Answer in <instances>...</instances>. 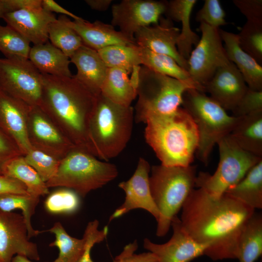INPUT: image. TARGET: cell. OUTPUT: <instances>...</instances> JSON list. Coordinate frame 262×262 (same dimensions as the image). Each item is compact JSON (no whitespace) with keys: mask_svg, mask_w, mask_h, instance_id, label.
<instances>
[{"mask_svg":"<svg viewBox=\"0 0 262 262\" xmlns=\"http://www.w3.org/2000/svg\"><path fill=\"white\" fill-rule=\"evenodd\" d=\"M181 210L184 230L196 242L208 246L204 255L213 261L237 259L241 233L254 210L225 193L214 196L197 188Z\"/></svg>","mask_w":262,"mask_h":262,"instance_id":"6da1fadb","label":"cell"},{"mask_svg":"<svg viewBox=\"0 0 262 262\" xmlns=\"http://www.w3.org/2000/svg\"><path fill=\"white\" fill-rule=\"evenodd\" d=\"M42 75L40 107L76 147L96 156L89 137V124L97 96L73 76Z\"/></svg>","mask_w":262,"mask_h":262,"instance_id":"7a4b0ae2","label":"cell"},{"mask_svg":"<svg viewBox=\"0 0 262 262\" xmlns=\"http://www.w3.org/2000/svg\"><path fill=\"white\" fill-rule=\"evenodd\" d=\"M145 138L161 164L191 165L198 145V134L189 114L180 107L173 113L150 115L145 120Z\"/></svg>","mask_w":262,"mask_h":262,"instance_id":"3957f363","label":"cell"},{"mask_svg":"<svg viewBox=\"0 0 262 262\" xmlns=\"http://www.w3.org/2000/svg\"><path fill=\"white\" fill-rule=\"evenodd\" d=\"M149 186L159 210L156 235L164 237L168 232L173 218L196 187V166H168L162 164L150 169Z\"/></svg>","mask_w":262,"mask_h":262,"instance_id":"277c9868","label":"cell"},{"mask_svg":"<svg viewBox=\"0 0 262 262\" xmlns=\"http://www.w3.org/2000/svg\"><path fill=\"white\" fill-rule=\"evenodd\" d=\"M134 109L115 103L101 94L97 97L89 124V137L96 156L108 162L118 156L131 139Z\"/></svg>","mask_w":262,"mask_h":262,"instance_id":"5b68a950","label":"cell"},{"mask_svg":"<svg viewBox=\"0 0 262 262\" xmlns=\"http://www.w3.org/2000/svg\"><path fill=\"white\" fill-rule=\"evenodd\" d=\"M181 105L191 116L198 131V145L196 156L207 165L214 146L230 134L237 117L229 115L210 97L194 88L184 92Z\"/></svg>","mask_w":262,"mask_h":262,"instance_id":"8992f818","label":"cell"},{"mask_svg":"<svg viewBox=\"0 0 262 262\" xmlns=\"http://www.w3.org/2000/svg\"><path fill=\"white\" fill-rule=\"evenodd\" d=\"M117 175L115 165L101 161L95 155L75 147L61 160L56 173L46 184L49 188L60 186L71 189L84 197Z\"/></svg>","mask_w":262,"mask_h":262,"instance_id":"52a82bcc","label":"cell"},{"mask_svg":"<svg viewBox=\"0 0 262 262\" xmlns=\"http://www.w3.org/2000/svg\"><path fill=\"white\" fill-rule=\"evenodd\" d=\"M190 88L196 89L187 82L141 66L135 108L136 121L144 122L150 115L174 113L180 107L183 94Z\"/></svg>","mask_w":262,"mask_h":262,"instance_id":"ba28073f","label":"cell"},{"mask_svg":"<svg viewBox=\"0 0 262 262\" xmlns=\"http://www.w3.org/2000/svg\"><path fill=\"white\" fill-rule=\"evenodd\" d=\"M219 161L213 174L199 172L196 175V187L207 193L220 196L239 182L262 158L242 149L229 134L217 144Z\"/></svg>","mask_w":262,"mask_h":262,"instance_id":"9c48e42d","label":"cell"},{"mask_svg":"<svg viewBox=\"0 0 262 262\" xmlns=\"http://www.w3.org/2000/svg\"><path fill=\"white\" fill-rule=\"evenodd\" d=\"M42 74L28 58H0V89L30 106H40Z\"/></svg>","mask_w":262,"mask_h":262,"instance_id":"30bf717a","label":"cell"},{"mask_svg":"<svg viewBox=\"0 0 262 262\" xmlns=\"http://www.w3.org/2000/svg\"><path fill=\"white\" fill-rule=\"evenodd\" d=\"M219 29L204 23H200L198 30L201 33V37L187 60V72L199 91L204 93L205 85L216 70L230 62L227 58Z\"/></svg>","mask_w":262,"mask_h":262,"instance_id":"8fae6325","label":"cell"},{"mask_svg":"<svg viewBox=\"0 0 262 262\" xmlns=\"http://www.w3.org/2000/svg\"><path fill=\"white\" fill-rule=\"evenodd\" d=\"M167 1L123 0L113 5L111 25L131 39L142 28L158 24L164 14Z\"/></svg>","mask_w":262,"mask_h":262,"instance_id":"7c38bea8","label":"cell"},{"mask_svg":"<svg viewBox=\"0 0 262 262\" xmlns=\"http://www.w3.org/2000/svg\"><path fill=\"white\" fill-rule=\"evenodd\" d=\"M27 134L32 147L62 160L75 147L40 106H31Z\"/></svg>","mask_w":262,"mask_h":262,"instance_id":"4fadbf2b","label":"cell"},{"mask_svg":"<svg viewBox=\"0 0 262 262\" xmlns=\"http://www.w3.org/2000/svg\"><path fill=\"white\" fill-rule=\"evenodd\" d=\"M16 254L40 259L36 245L29 241L23 215L0 210V262H11Z\"/></svg>","mask_w":262,"mask_h":262,"instance_id":"5bb4252c","label":"cell"},{"mask_svg":"<svg viewBox=\"0 0 262 262\" xmlns=\"http://www.w3.org/2000/svg\"><path fill=\"white\" fill-rule=\"evenodd\" d=\"M150 166L144 158L139 159L137 167L128 180L118 184L125 193L124 202L113 213L109 221L128 213L131 210L142 209L159 219L160 213L152 198L149 182Z\"/></svg>","mask_w":262,"mask_h":262,"instance_id":"9a60e30c","label":"cell"},{"mask_svg":"<svg viewBox=\"0 0 262 262\" xmlns=\"http://www.w3.org/2000/svg\"><path fill=\"white\" fill-rule=\"evenodd\" d=\"M171 227L173 235L165 243L158 244L144 239V248L156 256L157 262H191L204 255L208 246L192 239L182 228L178 216L172 220Z\"/></svg>","mask_w":262,"mask_h":262,"instance_id":"2e32d148","label":"cell"},{"mask_svg":"<svg viewBox=\"0 0 262 262\" xmlns=\"http://www.w3.org/2000/svg\"><path fill=\"white\" fill-rule=\"evenodd\" d=\"M180 33V29L174 26L172 20L162 16L158 24L142 28L134 37L138 46L171 57L187 71V60L181 56L177 47Z\"/></svg>","mask_w":262,"mask_h":262,"instance_id":"e0dca14e","label":"cell"},{"mask_svg":"<svg viewBox=\"0 0 262 262\" xmlns=\"http://www.w3.org/2000/svg\"><path fill=\"white\" fill-rule=\"evenodd\" d=\"M248 87L235 65L231 62L219 68L205 85L204 92L225 110L232 111Z\"/></svg>","mask_w":262,"mask_h":262,"instance_id":"ac0fdd59","label":"cell"},{"mask_svg":"<svg viewBox=\"0 0 262 262\" xmlns=\"http://www.w3.org/2000/svg\"><path fill=\"white\" fill-rule=\"evenodd\" d=\"M30 107L0 89V129L15 142L24 155L32 147L27 134Z\"/></svg>","mask_w":262,"mask_h":262,"instance_id":"d6986e66","label":"cell"},{"mask_svg":"<svg viewBox=\"0 0 262 262\" xmlns=\"http://www.w3.org/2000/svg\"><path fill=\"white\" fill-rule=\"evenodd\" d=\"M30 43L37 45L49 41V28L57 18L43 8L22 10L6 13L2 18Z\"/></svg>","mask_w":262,"mask_h":262,"instance_id":"ffe728a7","label":"cell"},{"mask_svg":"<svg viewBox=\"0 0 262 262\" xmlns=\"http://www.w3.org/2000/svg\"><path fill=\"white\" fill-rule=\"evenodd\" d=\"M66 21L79 35L83 45L97 51L110 46L136 44L135 39L100 21L91 23L82 18L72 21L66 16Z\"/></svg>","mask_w":262,"mask_h":262,"instance_id":"44dd1931","label":"cell"},{"mask_svg":"<svg viewBox=\"0 0 262 262\" xmlns=\"http://www.w3.org/2000/svg\"><path fill=\"white\" fill-rule=\"evenodd\" d=\"M70 60L77 69L73 77L96 96L100 94L108 68L98 51L82 45Z\"/></svg>","mask_w":262,"mask_h":262,"instance_id":"7402d4cb","label":"cell"},{"mask_svg":"<svg viewBox=\"0 0 262 262\" xmlns=\"http://www.w3.org/2000/svg\"><path fill=\"white\" fill-rule=\"evenodd\" d=\"M228 59L242 75L248 87L262 91V66L240 47L237 34L219 29Z\"/></svg>","mask_w":262,"mask_h":262,"instance_id":"603a6c76","label":"cell"},{"mask_svg":"<svg viewBox=\"0 0 262 262\" xmlns=\"http://www.w3.org/2000/svg\"><path fill=\"white\" fill-rule=\"evenodd\" d=\"M196 1V0L167 1L164 13L167 18L181 24L177 47L180 54L186 60L192 50L193 45L196 46L199 40L198 35L192 31L190 25L191 13Z\"/></svg>","mask_w":262,"mask_h":262,"instance_id":"cb8c5ba5","label":"cell"},{"mask_svg":"<svg viewBox=\"0 0 262 262\" xmlns=\"http://www.w3.org/2000/svg\"><path fill=\"white\" fill-rule=\"evenodd\" d=\"M29 59L43 74L71 77L70 58L49 41L33 45L31 48Z\"/></svg>","mask_w":262,"mask_h":262,"instance_id":"d4e9b609","label":"cell"},{"mask_svg":"<svg viewBox=\"0 0 262 262\" xmlns=\"http://www.w3.org/2000/svg\"><path fill=\"white\" fill-rule=\"evenodd\" d=\"M229 135L242 149L262 158V111L237 117Z\"/></svg>","mask_w":262,"mask_h":262,"instance_id":"484cf974","label":"cell"},{"mask_svg":"<svg viewBox=\"0 0 262 262\" xmlns=\"http://www.w3.org/2000/svg\"><path fill=\"white\" fill-rule=\"evenodd\" d=\"M254 210L262 209V160L256 164L237 184L225 192Z\"/></svg>","mask_w":262,"mask_h":262,"instance_id":"4316f807","label":"cell"},{"mask_svg":"<svg viewBox=\"0 0 262 262\" xmlns=\"http://www.w3.org/2000/svg\"><path fill=\"white\" fill-rule=\"evenodd\" d=\"M125 70L108 68L101 88L100 94L111 101L124 106H130L137 97Z\"/></svg>","mask_w":262,"mask_h":262,"instance_id":"83f0119b","label":"cell"},{"mask_svg":"<svg viewBox=\"0 0 262 262\" xmlns=\"http://www.w3.org/2000/svg\"><path fill=\"white\" fill-rule=\"evenodd\" d=\"M262 254V214L255 212L245 225L238 243L239 262H255Z\"/></svg>","mask_w":262,"mask_h":262,"instance_id":"f1b7e54d","label":"cell"},{"mask_svg":"<svg viewBox=\"0 0 262 262\" xmlns=\"http://www.w3.org/2000/svg\"><path fill=\"white\" fill-rule=\"evenodd\" d=\"M139 47L141 64L156 73L187 82L199 91L187 71L181 67L171 57Z\"/></svg>","mask_w":262,"mask_h":262,"instance_id":"f546056e","label":"cell"},{"mask_svg":"<svg viewBox=\"0 0 262 262\" xmlns=\"http://www.w3.org/2000/svg\"><path fill=\"white\" fill-rule=\"evenodd\" d=\"M4 175L23 183L29 194L40 197L49 193V188L37 172L25 160L23 155L16 157L6 164Z\"/></svg>","mask_w":262,"mask_h":262,"instance_id":"4dcf8cb0","label":"cell"},{"mask_svg":"<svg viewBox=\"0 0 262 262\" xmlns=\"http://www.w3.org/2000/svg\"><path fill=\"white\" fill-rule=\"evenodd\" d=\"M108 68H117L131 73L133 67L141 65L136 44L110 46L97 51Z\"/></svg>","mask_w":262,"mask_h":262,"instance_id":"1f68e13d","label":"cell"},{"mask_svg":"<svg viewBox=\"0 0 262 262\" xmlns=\"http://www.w3.org/2000/svg\"><path fill=\"white\" fill-rule=\"evenodd\" d=\"M48 231L55 236L49 246H56L59 250V256L53 262H78L84 251L85 239L71 237L60 222L55 223Z\"/></svg>","mask_w":262,"mask_h":262,"instance_id":"d6a6232c","label":"cell"},{"mask_svg":"<svg viewBox=\"0 0 262 262\" xmlns=\"http://www.w3.org/2000/svg\"><path fill=\"white\" fill-rule=\"evenodd\" d=\"M66 16L61 15L49 28V40L69 58L82 45L79 35L66 21Z\"/></svg>","mask_w":262,"mask_h":262,"instance_id":"836d02e7","label":"cell"},{"mask_svg":"<svg viewBox=\"0 0 262 262\" xmlns=\"http://www.w3.org/2000/svg\"><path fill=\"white\" fill-rule=\"evenodd\" d=\"M39 200V196L30 194H0V210L8 212L15 209L22 210L27 228L28 236L30 239L41 233L34 229L31 223V217L34 213Z\"/></svg>","mask_w":262,"mask_h":262,"instance_id":"e575fe53","label":"cell"},{"mask_svg":"<svg viewBox=\"0 0 262 262\" xmlns=\"http://www.w3.org/2000/svg\"><path fill=\"white\" fill-rule=\"evenodd\" d=\"M30 43L11 26L0 25V51L5 58L29 59Z\"/></svg>","mask_w":262,"mask_h":262,"instance_id":"d590c367","label":"cell"},{"mask_svg":"<svg viewBox=\"0 0 262 262\" xmlns=\"http://www.w3.org/2000/svg\"><path fill=\"white\" fill-rule=\"evenodd\" d=\"M240 47L262 64V22L247 21L237 34Z\"/></svg>","mask_w":262,"mask_h":262,"instance_id":"8d00e7d4","label":"cell"},{"mask_svg":"<svg viewBox=\"0 0 262 262\" xmlns=\"http://www.w3.org/2000/svg\"><path fill=\"white\" fill-rule=\"evenodd\" d=\"M23 156L45 182L55 175L61 161L33 147Z\"/></svg>","mask_w":262,"mask_h":262,"instance_id":"74e56055","label":"cell"},{"mask_svg":"<svg viewBox=\"0 0 262 262\" xmlns=\"http://www.w3.org/2000/svg\"><path fill=\"white\" fill-rule=\"evenodd\" d=\"M79 204L78 195L73 190L65 188L50 194L45 201V207L52 213H69L75 212Z\"/></svg>","mask_w":262,"mask_h":262,"instance_id":"f35d334b","label":"cell"},{"mask_svg":"<svg viewBox=\"0 0 262 262\" xmlns=\"http://www.w3.org/2000/svg\"><path fill=\"white\" fill-rule=\"evenodd\" d=\"M225 12L218 0H205L202 7L197 12L196 20L209 26L219 28L227 24Z\"/></svg>","mask_w":262,"mask_h":262,"instance_id":"ab89813d","label":"cell"},{"mask_svg":"<svg viewBox=\"0 0 262 262\" xmlns=\"http://www.w3.org/2000/svg\"><path fill=\"white\" fill-rule=\"evenodd\" d=\"M262 111V91L249 88L236 107L231 111L233 116L240 117Z\"/></svg>","mask_w":262,"mask_h":262,"instance_id":"60d3db41","label":"cell"},{"mask_svg":"<svg viewBox=\"0 0 262 262\" xmlns=\"http://www.w3.org/2000/svg\"><path fill=\"white\" fill-rule=\"evenodd\" d=\"M98 221L95 220L88 223L83 237L85 239L84 251L78 262H94L91 257V250L95 244L103 241L107 236L108 228L105 226L102 229H98Z\"/></svg>","mask_w":262,"mask_h":262,"instance_id":"b9f144b4","label":"cell"},{"mask_svg":"<svg viewBox=\"0 0 262 262\" xmlns=\"http://www.w3.org/2000/svg\"><path fill=\"white\" fill-rule=\"evenodd\" d=\"M21 155H24L17 145L0 129V175H4L10 161Z\"/></svg>","mask_w":262,"mask_h":262,"instance_id":"7bdbcfd3","label":"cell"},{"mask_svg":"<svg viewBox=\"0 0 262 262\" xmlns=\"http://www.w3.org/2000/svg\"><path fill=\"white\" fill-rule=\"evenodd\" d=\"M137 248L136 240L127 245L113 262H157L156 256L150 252L136 254Z\"/></svg>","mask_w":262,"mask_h":262,"instance_id":"ee69618b","label":"cell"},{"mask_svg":"<svg viewBox=\"0 0 262 262\" xmlns=\"http://www.w3.org/2000/svg\"><path fill=\"white\" fill-rule=\"evenodd\" d=\"M232 2L247 21L262 22V0H233Z\"/></svg>","mask_w":262,"mask_h":262,"instance_id":"f6af8a7d","label":"cell"},{"mask_svg":"<svg viewBox=\"0 0 262 262\" xmlns=\"http://www.w3.org/2000/svg\"><path fill=\"white\" fill-rule=\"evenodd\" d=\"M29 194L25 185L14 178L0 175V194Z\"/></svg>","mask_w":262,"mask_h":262,"instance_id":"bcb514c9","label":"cell"},{"mask_svg":"<svg viewBox=\"0 0 262 262\" xmlns=\"http://www.w3.org/2000/svg\"><path fill=\"white\" fill-rule=\"evenodd\" d=\"M8 12L22 10H33L42 8V0H4Z\"/></svg>","mask_w":262,"mask_h":262,"instance_id":"7dc6e473","label":"cell"},{"mask_svg":"<svg viewBox=\"0 0 262 262\" xmlns=\"http://www.w3.org/2000/svg\"><path fill=\"white\" fill-rule=\"evenodd\" d=\"M42 6L44 10L48 12L68 16L73 18L74 20L80 19L82 18L63 8L53 0H42Z\"/></svg>","mask_w":262,"mask_h":262,"instance_id":"c3c4849f","label":"cell"},{"mask_svg":"<svg viewBox=\"0 0 262 262\" xmlns=\"http://www.w3.org/2000/svg\"><path fill=\"white\" fill-rule=\"evenodd\" d=\"M85 1L92 9L99 11L106 10L112 2V0H86Z\"/></svg>","mask_w":262,"mask_h":262,"instance_id":"681fc988","label":"cell"},{"mask_svg":"<svg viewBox=\"0 0 262 262\" xmlns=\"http://www.w3.org/2000/svg\"><path fill=\"white\" fill-rule=\"evenodd\" d=\"M140 68V66H134L131 72V77L130 79L131 84L136 91L137 90L139 80V72Z\"/></svg>","mask_w":262,"mask_h":262,"instance_id":"f907efd6","label":"cell"},{"mask_svg":"<svg viewBox=\"0 0 262 262\" xmlns=\"http://www.w3.org/2000/svg\"><path fill=\"white\" fill-rule=\"evenodd\" d=\"M11 262H33L25 256L17 255L12 259Z\"/></svg>","mask_w":262,"mask_h":262,"instance_id":"816d5d0a","label":"cell"},{"mask_svg":"<svg viewBox=\"0 0 262 262\" xmlns=\"http://www.w3.org/2000/svg\"><path fill=\"white\" fill-rule=\"evenodd\" d=\"M8 13L4 0H0V19L2 18L3 16Z\"/></svg>","mask_w":262,"mask_h":262,"instance_id":"f5cc1de1","label":"cell"},{"mask_svg":"<svg viewBox=\"0 0 262 262\" xmlns=\"http://www.w3.org/2000/svg\"></svg>","mask_w":262,"mask_h":262,"instance_id":"db71d44e","label":"cell"}]
</instances>
